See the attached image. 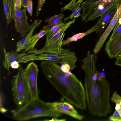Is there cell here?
Wrapping results in <instances>:
<instances>
[{"label": "cell", "mask_w": 121, "mask_h": 121, "mask_svg": "<svg viewBox=\"0 0 121 121\" xmlns=\"http://www.w3.org/2000/svg\"><path fill=\"white\" fill-rule=\"evenodd\" d=\"M40 66L45 77L51 84L69 103L83 110L86 108L84 87L72 73L66 76L60 67L55 62L45 60Z\"/></svg>", "instance_id": "6da1fadb"}, {"label": "cell", "mask_w": 121, "mask_h": 121, "mask_svg": "<svg viewBox=\"0 0 121 121\" xmlns=\"http://www.w3.org/2000/svg\"><path fill=\"white\" fill-rule=\"evenodd\" d=\"M85 76L84 88L89 110L93 115L106 116L110 112V86L106 78H102L100 72L87 64L82 65Z\"/></svg>", "instance_id": "7a4b0ae2"}, {"label": "cell", "mask_w": 121, "mask_h": 121, "mask_svg": "<svg viewBox=\"0 0 121 121\" xmlns=\"http://www.w3.org/2000/svg\"><path fill=\"white\" fill-rule=\"evenodd\" d=\"M61 115V113L52 108L48 102H45L38 98L31 99L23 107L17 108L12 117L15 120L24 121L41 117L57 118Z\"/></svg>", "instance_id": "3957f363"}, {"label": "cell", "mask_w": 121, "mask_h": 121, "mask_svg": "<svg viewBox=\"0 0 121 121\" xmlns=\"http://www.w3.org/2000/svg\"><path fill=\"white\" fill-rule=\"evenodd\" d=\"M19 65L17 74L11 80L13 101L17 108L23 107L31 99V93L24 73V69L21 64Z\"/></svg>", "instance_id": "277c9868"}, {"label": "cell", "mask_w": 121, "mask_h": 121, "mask_svg": "<svg viewBox=\"0 0 121 121\" xmlns=\"http://www.w3.org/2000/svg\"><path fill=\"white\" fill-rule=\"evenodd\" d=\"M76 19H73L67 23L56 34L46 45L39 49L34 48L27 53L39 55L43 53L59 54L61 53L62 49V43L65 35L64 32L70 26L74 23Z\"/></svg>", "instance_id": "5b68a950"}, {"label": "cell", "mask_w": 121, "mask_h": 121, "mask_svg": "<svg viewBox=\"0 0 121 121\" xmlns=\"http://www.w3.org/2000/svg\"><path fill=\"white\" fill-rule=\"evenodd\" d=\"M24 8L22 9L15 8L13 11L12 18L14 21L16 30L20 34L21 37H25L33 25V22L29 24L28 22V17L26 10Z\"/></svg>", "instance_id": "8992f818"}, {"label": "cell", "mask_w": 121, "mask_h": 121, "mask_svg": "<svg viewBox=\"0 0 121 121\" xmlns=\"http://www.w3.org/2000/svg\"><path fill=\"white\" fill-rule=\"evenodd\" d=\"M38 72L37 65L33 62L30 63L24 69V73L31 93V99L39 98V91L37 84Z\"/></svg>", "instance_id": "52a82bcc"}, {"label": "cell", "mask_w": 121, "mask_h": 121, "mask_svg": "<svg viewBox=\"0 0 121 121\" xmlns=\"http://www.w3.org/2000/svg\"><path fill=\"white\" fill-rule=\"evenodd\" d=\"M110 2H113L119 6L121 4V0H85L80 5L83 10L80 15L82 21H85L99 5Z\"/></svg>", "instance_id": "ba28073f"}, {"label": "cell", "mask_w": 121, "mask_h": 121, "mask_svg": "<svg viewBox=\"0 0 121 121\" xmlns=\"http://www.w3.org/2000/svg\"><path fill=\"white\" fill-rule=\"evenodd\" d=\"M48 103L52 108L61 114H66L80 120H82L84 117L83 116L79 114L69 102L62 101Z\"/></svg>", "instance_id": "9c48e42d"}, {"label": "cell", "mask_w": 121, "mask_h": 121, "mask_svg": "<svg viewBox=\"0 0 121 121\" xmlns=\"http://www.w3.org/2000/svg\"><path fill=\"white\" fill-rule=\"evenodd\" d=\"M119 7L117 4L114 5L101 16L96 24L98 26V29L96 32V34L101 33L107 26L109 24L117 12Z\"/></svg>", "instance_id": "30bf717a"}, {"label": "cell", "mask_w": 121, "mask_h": 121, "mask_svg": "<svg viewBox=\"0 0 121 121\" xmlns=\"http://www.w3.org/2000/svg\"><path fill=\"white\" fill-rule=\"evenodd\" d=\"M105 50L110 58L115 57L121 50V33L107 42Z\"/></svg>", "instance_id": "8fae6325"}, {"label": "cell", "mask_w": 121, "mask_h": 121, "mask_svg": "<svg viewBox=\"0 0 121 121\" xmlns=\"http://www.w3.org/2000/svg\"><path fill=\"white\" fill-rule=\"evenodd\" d=\"M118 21L117 13V12L107 27L96 43L93 51L94 53L97 54L101 49L107 37L115 27Z\"/></svg>", "instance_id": "7c38bea8"}, {"label": "cell", "mask_w": 121, "mask_h": 121, "mask_svg": "<svg viewBox=\"0 0 121 121\" xmlns=\"http://www.w3.org/2000/svg\"><path fill=\"white\" fill-rule=\"evenodd\" d=\"M3 50L4 55V59L3 62L4 67L8 71V75H10V72L9 71L11 63L15 61H18L24 56L27 55V53H18L16 51H12L7 52L4 44Z\"/></svg>", "instance_id": "4fadbf2b"}, {"label": "cell", "mask_w": 121, "mask_h": 121, "mask_svg": "<svg viewBox=\"0 0 121 121\" xmlns=\"http://www.w3.org/2000/svg\"><path fill=\"white\" fill-rule=\"evenodd\" d=\"M83 0H71L70 2L63 7L61 8V12H63L67 9L71 10L72 13L68 17L65 18L64 22L69 19H72L73 18L75 19L80 16L81 11L82 8L80 6Z\"/></svg>", "instance_id": "5bb4252c"}, {"label": "cell", "mask_w": 121, "mask_h": 121, "mask_svg": "<svg viewBox=\"0 0 121 121\" xmlns=\"http://www.w3.org/2000/svg\"><path fill=\"white\" fill-rule=\"evenodd\" d=\"M42 21V20H35L34 21L33 25L28 33L24 38L17 43L16 50L17 52H19L25 49L27 43L33 35L35 29L40 25Z\"/></svg>", "instance_id": "9a60e30c"}, {"label": "cell", "mask_w": 121, "mask_h": 121, "mask_svg": "<svg viewBox=\"0 0 121 121\" xmlns=\"http://www.w3.org/2000/svg\"><path fill=\"white\" fill-rule=\"evenodd\" d=\"M115 4H116L113 2H110L99 5L93 11L84 21V23L89 21H93L97 18L101 16L108 9Z\"/></svg>", "instance_id": "2e32d148"}, {"label": "cell", "mask_w": 121, "mask_h": 121, "mask_svg": "<svg viewBox=\"0 0 121 121\" xmlns=\"http://www.w3.org/2000/svg\"><path fill=\"white\" fill-rule=\"evenodd\" d=\"M48 31L45 30L43 29L38 33L32 35L29 40L25 48V52L34 48L36 44L39 40L46 35Z\"/></svg>", "instance_id": "e0dca14e"}, {"label": "cell", "mask_w": 121, "mask_h": 121, "mask_svg": "<svg viewBox=\"0 0 121 121\" xmlns=\"http://www.w3.org/2000/svg\"><path fill=\"white\" fill-rule=\"evenodd\" d=\"M64 16V15L62 13H61L46 19L44 22L48 24L46 26L43 27V29L48 31L54 26L62 23Z\"/></svg>", "instance_id": "ac0fdd59"}, {"label": "cell", "mask_w": 121, "mask_h": 121, "mask_svg": "<svg viewBox=\"0 0 121 121\" xmlns=\"http://www.w3.org/2000/svg\"><path fill=\"white\" fill-rule=\"evenodd\" d=\"M67 24L62 23L53 27L50 30L48 31L46 35V40L44 45H46L52 38Z\"/></svg>", "instance_id": "d6986e66"}, {"label": "cell", "mask_w": 121, "mask_h": 121, "mask_svg": "<svg viewBox=\"0 0 121 121\" xmlns=\"http://www.w3.org/2000/svg\"><path fill=\"white\" fill-rule=\"evenodd\" d=\"M111 100L116 104L115 110L118 112L121 117V96L115 91L111 96Z\"/></svg>", "instance_id": "ffe728a7"}, {"label": "cell", "mask_w": 121, "mask_h": 121, "mask_svg": "<svg viewBox=\"0 0 121 121\" xmlns=\"http://www.w3.org/2000/svg\"><path fill=\"white\" fill-rule=\"evenodd\" d=\"M87 35L86 32L76 34L72 37L68 38L65 40H63L62 43V46L66 45L70 42L76 41L78 40L82 39Z\"/></svg>", "instance_id": "44dd1931"}, {"label": "cell", "mask_w": 121, "mask_h": 121, "mask_svg": "<svg viewBox=\"0 0 121 121\" xmlns=\"http://www.w3.org/2000/svg\"><path fill=\"white\" fill-rule=\"evenodd\" d=\"M4 12L6 18L7 26L12 18V14L10 11L7 0H2Z\"/></svg>", "instance_id": "7402d4cb"}, {"label": "cell", "mask_w": 121, "mask_h": 121, "mask_svg": "<svg viewBox=\"0 0 121 121\" xmlns=\"http://www.w3.org/2000/svg\"><path fill=\"white\" fill-rule=\"evenodd\" d=\"M109 40H111L121 33V24L117 22Z\"/></svg>", "instance_id": "603a6c76"}, {"label": "cell", "mask_w": 121, "mask_h": 121, "mask_svg": "<svg viewBox=\"0 0 121 121\" xmlns=\"http://www.w3.org/2000/svg\"><path fill=\"white\" fill-rule=\"evenodd\" d=\"M109 119L112 121H121V117L118 112L116 110L112 115L110 116Z\"/></svg>", "instance_id": "cb8c5ba5"}, {"label": "cell", "mask_w": 121, "mask_h": 121, "mask_svg": "<svg viewBox=\"0 0 121 121\" xmlns=\"http://www.w3.org/2000/svg\"><path fill=\"white\" fill-rule=\"evenodd\" d=\"M60 67L62 71L64 73L67 72L71 69V66L70 65L66 63L62 64Z\"/></svg>", "instance_id": "d4e9b609"}, {"label": "cell", "mask_w": 121, "mask_h": 121, "mask_svg": "<svg viewBox=\"0 0 121 121\" xmlns=\"http://www.w3.org/2000/svg\"><path fill=\"white\" fill-rule=\"evenodd\" d=\"M26 8L30 15L32 16L33 3L31 0H29Z\"/></svg>", "instance_id": "484cf974"}, {"label": "cell", "mask_w": 121, "mask_h": 121, "mask_svg": "<svg viewBox=\"0 0 121 121\" xmlns=\"http://www.w3.org/2000/svg\"><path fill=\"white\" fill-rule=\"evenodd\" d=\"M46 0H39L36 12V16H38L41 10L43 5Z\"/></svg>", "instance_id": "4316f807"}, {"label": "cell", "mask_w": 121, "mask_h": 121, "mask_svg": "<svg viewBox=\"0 0 121 121\" xmlns=\"http://www.w3.org/2000/svg\"><path fill=\"white\" fill-rule=\"evenodd\" d=\"M22 3V0H14L13 1V11L15 8H21Z\"/></svg>", "instance_id": "83f0119b"}, {"label": "cell", "mask_w": 121, "mask_h": 121, "mask_svg": "<svg viewBox=\"0 0 121 121\" xmlns=\"http://www.w3.org/2000/svg\"><path fill=\"white\" fill-rule=\"evenodd\" d=\"M17 61H15L12 62L11 64V67L13 69H17L19 67V64Z\"/></svg>", "instance_id": "f1b7e54d"}, {"label": "cell", "mask_w": 121, "mask_h": 121, "mask_svg": "<svg viewBox=\"0 0 121 121\" xmlns=\"http://www.w3.org/2000/svg\"><path fill=\"white\" fill-rule=\"evenodd\" d=\"M11 13L12 14L13 0H7Z\"/></svg>", "instance_id": "f546056e"}, {"label": "cell", "mask_w": 121, "mask_h": 121, "mask_svg": "<svg viewBox=\"0 0 121 121\" xmlns=\"http://www.w3.org/2000/svg\"><path fill=\"white\" fill-rule=\"evenodd\" d=\"M117 12V19L118 21L119 19L121 18V4L118 7Z\"/></svg>", "instance_id": "4dcf8cb0"}, {"label": "cell", "mask_w": 121, "mask_h": 121, "mask_svg": "<svg viewBox=\"0 0 121 121\" xmlns=\"http://www.w3.org/2000/svg\"><path fill=\"white\" fill-rule=\"evenodd\" d=\"M29 0H22V5L24 8H26Z\"/></svg>", "instance_id": "1f68e13d"}, {"label": "cell", "mask_w": 121, "mask_h": 121, "mask_svg": "<svg viewBox=\"0 0 121 121\" xmlns=\"http://www.w3.org/2000/svg\"><path fill=\"white\" fill-rule=\"evenodd\" d=\"M116 60L115 63L116 65L121 66V58L116 59Z\"/></svg>", "instance_id": "d6a6232c"}, {"label": "cell", "mask_w": 121, "mask_h": 121, "mask_svg": "<svg viewBox=\"0 0 121 121\" xmlns=\"http://www.w3.org/2000/svg\"><path fill=\"white\" fill-rule=\"evenodd\" d=\"M114 58L116 59L121 58V50L117 54Z\"/></svg>", "instance_id": "836d02e7"}, {"label": "cell", "mask_w": 121, "mask_h": 121, "mask_svg": "<svg viewBox=\"0 0 121 121\" xmlns=\"http://www.w3.org/2000/svg\"><path fill=\"white\" fill-rule=\"evenodd\" d=\"M66 120L65 119H57V118H53L52 120H50V121H65Z\"/></svg>", "instance_id": "e575fe53"}, {"label": "cell", "mask_w": 121, "mask_h": 121, "mask_svg": "<svg viewBox=\"0 0 121 121\" xmlns=\"http://www.w3.org/2000/svg\"><path fill=\"white\" fill-rule=\"evenodd\" d=\"M100 74L102 78H105V74L104 72H100Z\"/></svg>", "instance_id": "d590c367"}]
</instances>
